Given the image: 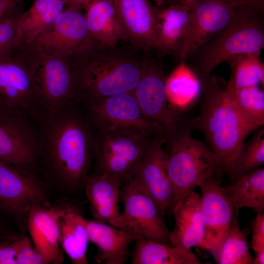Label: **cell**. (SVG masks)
Listing matches in <instances>:
<instances>
[{
    "label": "cell",
    "instance_id": "18",
    "mask_svg": "<svg viewBox=\"0 0 264 264\" xmlns=\"http://www.w3.org/2000/svg\"><path fill=\"white\" fill-rule=\"evenodd\" d=\"M124 35V40L144 53L154 47L158 6L150 0H113Z\"/></svg>",
    "mask_w": 264,
    "mask_h": 264
},
{
    "label": "cell",
    "instance_id": "38",
    "mask_svg": "<svg viewBox=\"0 0 264 264\" xmlns=\"http://www.w3.org/2000/svg\"><path fill=\"white\" fill-rule=\"evenodd\" d=\"M238 7L263 15L264 0H233Z\"/></svg>",
    "mask_w": 264,
    "mask_h": 264
},
{
    "label": "cell",
    "instance_id": "32",
    "mask_svg": "<svg viewBox=\"0 0 264 264\" xmlns=\"http://www.w3.org/2000/svg\"><path fill=\"white\" fill-rule=\"evenodd\" d=\"M227 90L232 103L253 130L263 127L264 89L254 86L236 90L227 87Z\"/></svg>",
    "mask_w": 264,
    "mask_h": 264
},
{
    "label": "cell",
    "instance_id": "44",
    "mask_svg": "<svg viewBox=\"0 0 264 264\" xmlns=\"http://www.w3.org/2000/svg\"><path fill=\"white\" fill-rule=\"evenodd\" d=\"M91 0H80L81 8L85 9Z\"/></svg>",
    "mask_w": 264,
    "mask_h": 264
},
{
    "label": "cell",
    "instance_id": "24",
    "mask_svg": "<svg viewBox=\"0 0 264 264\" xmlns=\"http://www.w3.org/2000/svg\"><path fill=\"white\" fill-rule=\"evenodd\" d=\"M57 222L60 246L74 264H87L89 242L84 218L77 208L67 205L58 208Z\"/></svg>",
    "mask_w": 264,
    "mask_h": 264
},
{
    "label": "cell",
    "instance_id": "16",
    "mask_svg": "<svg viewBox=\"0 0 264 264\" xmlns=\"http://www.w3.org/2000/svg\"><path fill=\"white\" fill-rule=\"evenodd\" d=\"M222 176L208 179L199 187L204 233L199 246L215 251L226 236L235 214L221 186Z\"/></svg>",
    "mask_w": 264,
    "mask_h": 264
},
{
    "label": "cell",
    "instance_id": "1",
    "mask_svg": "<svg viewBox=\"0 0 264 264\" xmlns=\"http://www.w3.org/2000/svg\"><path fill=\"white\" fill-rule=\"evenodd\" d=\"M39 163L48 176L66 187L84 186L94 159L98 127L78 100L37 120Z\"/></svg>",
    "mask_w": 264,
    "mask_h": 264
},
{
    "label": "cell",
    "instance_id": "26",
    "mask_svg": "<svg viewBox=\"0 0 264 264\" xmlns=\"http://www.w3.org/2000/svg\"><path fill=\"white\" fill-rule=\"evenodd\" d=\"M235 213L242 208L258 213L264 210V169L259 167L237 178L229 184L221 186Z\"/></svg>",
    "mask_w": 264,
    "mask_h": 264
},
{
    "label": "cell",
    "instance_id": "4",
    "mask_svg": "<svg viewBox=\"0 0 264 264\" xmlns=\"http://www.w3.org/2000/svg\"><path fill=\"white\" fill-rule=\"evenodd\" d=\"M263 16L238 7L225 26L184 62L201 84L218 66L231 58L262 51L264 46Z\"/></svg>",
    "mask_w": 264,
    "mask_h": 264
},
{
    "label": "cell",
    "instance_id": "29",
    "mask_svg": "<svg viewBox=\"0 0 264 264\" xmlns=\"http://www.w3.org/2000/svg\"><path fill=\"white\" fill-rule=\"evenodd\" d=\"M66 8L63 0H34L29 8L18 19L22 44L30 43L47 29Z\"/></svg>",
    "mask_w": 264,
    "mask_h": 264
},
{
    "label": "cell",
    "instance_id": "42",
    "mask_svg": "<svg viewBox=\"0 0 264 264\" xmlns=\"http://www.w3.org/2000/svg\"><path fill=\"white\" fill-rule=\"evenodd\" d=\"M152 2H153L156 6L158 7H163L165 6V2L164 0H150Z\"/></svg>",
    "mask_w": 264,
    "mask_h": 264
},
{
    "label": "cell",
    "instance_id": "39",
    "mask_svg": "<svg viewBox=\"0 0 264 264\" xmlns=\"http://www.w3.org/2000/svg\"><path fill=\"white\" fill-rule=\"evenodd\" d=\"M17 4L14 0H0V20L12 7Z\"/></svg>",
    "mask_w": 264,
    "mask_h": 264
},
{
    "label": "cell",
    "instance_id": "28",
    "mask_svg": "<svg viewBox=\"0 0 264 264\" xmlns=\"http://www.w3.org/2000/svg\"><path fill=\"white\" fill-rule=\"evenodd\" d=\"M165 86L170 103L181 113L191 107L201 95L200 80L184 62H179L166 77Z\"/></svg>",
    "mask_w": 264,
    "mask_h": 264
},
{
    "label": "cell",
    "instance_id": "23",
    "mask_svg": "<svg viewBox=\"0 0 264 264\" xmlns=\"http://www.w3.org/2000/svg\"><path fill=\"white\" fill-rule=\"evenodd\" d=\"M172 215L175 225L170 235L171 245L186 248L199 246L204 233L200 196L193 190L180 202Z\"/></svg>",
    "mask_w": 264,
    "mask_h": 264
},
{
    "label": "cell",
    "instance_id": "31",
    "mask_svg": "<svg viewBox=\"0 0 264 264\" xmlns=\"http://www.w3.org/2000/svg\"><path fill=\"white\" fill-rule=\"evenodd\" d=\"M261 52L236 56L227 62L229 65L231 74L227 87L236 90L259 86L264 88V65L260 59Z\"/></svg>",
    "mask_w": 264,
    "mask_h": 264
},
{
    "label": "cell",
    "instance_id": "3",
    "mask_svg": "<svg viewBox=\"0 0 264 264\" xmlns=\"http://www.w3.org/2000/svg\"><path fill=\"white\" fill-rule=\"evenodd\" d=\"M201 95L199 113L192 125L202 132L223 174L230 178L241 146L254 131L232 103L223 78L212 75L202 83Z\"/></svg>",
    "mask_w": 264,
    "mask_h": 264
},
{
    "label": "cell",
    "instance_id": "33",
    "mask_svg": "<svg viewBox=\"0 0 264 264\" xmlns=\"http://www.w3.org/2000/svg\"><path fill=\"white\" fill-rule=\"evenodd\" d=\"M254 132L251 138L242 144L238 153L230 178L231 181L264 163V129L262 127Z\"/></svg>",
    "mask_w": 264,
    "mask_h": 264
},
{
    "label": "cell",
    "instance_id": "11",
    "mask_svg": "<svg viewBox=\"0 0 264 264\" xmlns=\"http://www.w3.org/2000/svg\"><path fill=\"white\" fill-rule=\"evenodd\" d=\"M0 113L35 120L44 113L26 68L14 55L0 61Z\"/></svg>",
    "mask_w": 264,
    "mask_h": 264
},
{
    "label": "cell",
    "instance_id": "15",
    "mask_svg": "<svg viewBox=\"0 0 264 264\" xmlns=\"http://www.w3.org/2000/svg\"><path fill=\"white\" fill-rule=\"evenodd\" d=\"M122 216L129 225L142 237L171 245L168 229L154 201L132 181L120 192Z\"/></svg>",
    "mask_w": 264,
    "mask_h": 264
},
{
    "label": "cell",
    "instance_id": "19",
    "mask_svg": "<svg viewBox=\"0 0 264 264\" xmlns=\"http://www.w3.org/2000/svg\"><path fill=\"white\" fill-rule=\"evenodd\" d=\"M120 181L106 174L90 175L84 186L93 220L123 230H133L119 209Z\"/></svg>",
    "mask_w": 264,
    "mask_h": 264
},
{
    "label": "cell",
    "instance_id": "12",
    "mask_svg": "<svg viewBox=\"0 0 264 264\" xmlns=\"http://www.w3.org/2000/svg\"><path fill=\"white\" fill-rule=\"evenodd\" d=\"M189 6V27L176 56L179 62H185L222 29L238 8L233 0H196Z\"/></svg>",
    "mask_w": 264,
    "mask_h": 264
},
{
    "label": "cell",
    "instance_id": "17",
    "mask_svg": "<svg viewBox=\"0 0 264 264\" xmlns=\"http://www.w3.org/2000/svg\"><path fill=\"white\" fill-rule=\"evenodd\" d=\"M168 163V154L163 145H158L143 159L131 180L154 201L162 218L168 213L174 195Z\"/></svg>",
    "mask_w": 264,
    "mask_h": 264
},
{
    "label": "cell",
    "instance_id": "36",
    "mask_svg": "<svg viewBox=\"0 0 264 264\" xmlns=\"http://www.w3.org/2000/svg\"><path fill=\"white\" fill-rule=\"evenodd\" d=\"M251 247L255 254L264 252V214L258 213L251 226Z\"/></svg>",
    "mask_w": 264,
    "mask_h": 264
},
{
    "label": "cell",
    "instance_id": "46",
    "mask_svg": "<svg viewBox=\"0 0 264 264\" xmlns=\"http://www.w3.org/2000/svg\"><path fill=\"white\" fill-rule=\"evenodd\" d=\"M15 2L18 4L21 0H14Z\"/></svg>",
    "mask_w": 264,
    "mask_h": 264
},
{
    "label": "cell",
    "instance_id": "8",
    "mask_svg": "<svg viewBox=\"0 0 264 264\" xmlns=\"http://www.w3.org/2000/svg\"><path fill=\"white\" fill-rule=\"evenodd\" d=\"M148 53H145L141 75L132 92L136 101L144 113L165 130L166 138L191 130V122H187L168 100L162 65Z\"/></svg>",
    "mask_w": 264,
    "mask_h": 264
},
{
    "label": "cell",
    "instance_id": "45",
    "mask_svg": "<svg viewBox=\"0 0 264 264\" xmlns=\"http://www.w3.org/2000/svg\"><path fill=\"white\" fill-rule=\"evenodd\" d=\"M165 2V5L179 3V0H164Z\"/></svg>",
    "mask_w": 264,
    "mask_h": 264
},
{
    "label": "cell",
    "instance_id": "9",
    "mask_svg": "<svg viewBox=\"0 0 264 264\" xmlns=\"http://www.w3.org/2000/svg\"><path fill=\"white\" fill-rule=\"evenodd\" d=\"M95 124L163 139L166 132L143 111L132 92L80 98Z\"/></svg>",
    "mask_w": 264,
    "mask_h": 264
},
{
    "label": "cell",
    "instance_id": "34",
    "mask_svg": "<svg viewBox=\"0 0 264 264\" xmlns=\"http://www.w3.org/2000/svg\"><path fill=\"white\" fill-rule=\"evenodd\" d=\"M17 5L12 7L0 20V61L12 58L22 44L18 28Z\"/></svg>",
    "mask_w": 264,
    "mask_h": 264
},
{
    "label": "cell",
    "instance_id": "43",
    "mask_svg": "<svg viewBox=\"0 0 264 264\" xmlns=\"http://www.w3.org/2000/svg\"><path fill=\"white\" fill-rule=\"evenodd\" d=\"M195 0H179V3L189 6L191 5Z\"/></svg>",
    "mask_w": 264,
    "mask_h": 264
},
{
    "label": "cell",
    "instance_id": "7",
    "mask_svg": "<svg viewBox=\"0 0 264 264\" xmlns=\"http://www.w3.org/2000/svg\"><path fill=\"white\" fill-rule=\"evenodd\" d=\"M97 126L95 162L91 175H108L118 179L121 184L131 180L152 150L165 143L162 138Z\"/></svg>",
    "mask_w": 264,
    "mask_h": 264
},
{
    "label": "cell",
    "instance_id": "2",
    "mask_svg": "<svg viewBox=\"0 0 264 264\" xmlns=\"http://www.w3.org/2000/svg\"><path fill=\"white\" fill-rule=\"evenodd\" d=\"M131 45L97 44L67 57L73 69L79 98L132 92L140 78L144 55Z\"/></svg>",
    "mask_w": 264,
    "mask_h": 264
},
{
    "label": "cell",
    "instance_id": "30",
    "mask_svg": "<svg viewBox=\"0 0 264 264\" xmlns=\"http://www.w3.org/2000/svg\"><path fill=\"white\" fill-rule=\"evenodd\" d=\"M249 226L242 230L235 213L228 231L219 246L211 253L217 264H253L254 257L249 251Z\"/></svg>",
    "mask_w": 264,
    "mask_h": 264
},
{
    "label": "cell",
    "instance_id": "25",
    "mask_svg": "<svg viewBox=\"0 0 264 264\" xmlns=\"http://www.w3.org/2000/svg\"><path fill=\"white\" fill-rule=\"evenodd\" d=\"M85 9L84 15L89 31L98 44L114 47L124 40L113 0H92Z\"/></svg>",
    "mask_w": 264,
    "mask_h": 264
},
{
    "label": "cell",
    "instance_id": "10",
    "mask_svg": "<svg viewBox=\"0 0 264 264\" xmlns=\"http://www.w3.org/2000/svg\"><path fill=\"white\" fill-rule=\"evenodd\" d=\"M98 44L80 9L66 8L50 26L28 44L48 55L67 58Z\"/></svg>",
    "mask_w": 264,
    "mask_h": 264
},
{
    "label": "cell",
    "instance_id": "40",
    "mask_svg": "<svg viewBox=\"0 0 264 264\" xmlns=\"http://www.w3.org/2000/svg\"><path fill=\"white\" fill-rule=\"evenodd\" d=\"M66 8L81 9L80 0H63Z\"/></svg>",
    "mask_w": 264,
    "mask_h": 264
},
{
    "label": "cell",
    "instance_id": "21",
    "mask_svg": "<svg viewBox=\"0 0 264 264\" xmlns=\"http://www.w3.org/2000/svg\"><path fill=\"white\" fill-rule=\"evenodd\" d=\"M58 208L36 203L27 217V227L33 245L46 264H56L63 260L57 222Z\"/></svg>",
    "mask_w": 264,
    "mask_h": 264
},
{
    "label": "cell",
    "instance_id": "20",
    "mask_svg": "<svg viewBox=\"0 0 264 264\" xmlns=\"http://www.w3.org/2000/svg\"><path fill=\"white\" fill-rule=\"evenodd\" d=\"M86 224L89 242L97 247L95 260L98 264H125L130 245L142 237L134 230L121 229L94 220L86 219Z\"/></svg>",
    "mask_w": 264,
    "mask_h": 264
},
{
    "label": "cell",
    "instance_id": "27",
    "mask_svg": "<svg viewBox=\"0 0 264 264\" xmlns=\"http://www.w3.org/2000/svg\"><path fill=\"white\" fill-rule=\"evenodd\" d=\"M130 255L132 264H203L191 248L168 245L143 237L135 241Z\"/></svg>",
    "mask_w": 264,
    "mask_h": 264
},
{
    "label": "cell",
    "instance_id": "37",
    "mask_svg": "<svg viewBox=\"0 0 264 264\" xmlns=\"http://www.w3.org/2000/svg\"><path fill=\"white\" fill-rule=\"evenodd\" d=\"M18 239L0 243V264H16Z\"/></svg>",
    "mask_w": 264,
    "mask_h": 264
},
{
    "label": "cell",
    "instance_id": "6",
    "mask_svg": "<svg viewBox=\"0 0 264 264\" xmlns=\"http://www.w3.org/2000/svg\"><path fill=\"white\" fill-rule=\"evenodd\" d=\"M168 168L174 195L168 212L172 214L180 202L197 186L223 174L220 163L207 144L193 138L191 131L170 136Z\"/></svg>",
    "mask_w": 264,
    "mask_h": 264
},
{
    "label": "cell",
    "instance_id": "14",
    "mask_svg": "<svg viewBox=\"0 0 264 264\" xmlns=\"http://www.w3.org/2000/svg\"><path fill=\"white\" fill-rule=\"evenodd\" d=\"M28 120L0 113V160L32 171L39 164L40 146L37 129Z\"/></svg>",
    "mask_w": 264,
    "mask_h": 264
},
{
    "label": "cell",
    "instance_id": "41",
    "mask_svg": "<svg viewBox=\"0 0 264 264\" xmlns=\"http://www.w3.org/2000/svg\"><path fill=\"white\" fill-rule=\"evenodd\" d=\"M264 264V252H262L256 254L254 257L253 264Z\"/></svg>",
    "mask_w": 264,
    "mask_h": 264
},
{
    "label": "cell",
    "instance_id": "35",
    "mask_svg": "<svg viewBox=\"0 0 264 264\" xmlns=\"http://www.w3.org/2000/svg\"><path fill=\"white\" fill-rule=\"evenodd\" d=\"M16 264H46L38 250L27 237L18 239Z\"/></svg>",
    "mask_w": 264,
    "mask_h": 264
},
{
    "label": "cell",
    "instance_id": "13",
    "mask_svg": "<svg viewBox=\"0 0 264 264\" xmlns=\"http://www.w3.org/2000/svg\"><path fill=\"white\" fill-rule=\"evenodd\" d=\"M32 171L0 160V210L21 218L27 217L34 204H44L42 191Z\"/></svg>",
    "mask_w": 264,
    "mask_h": 264
},
{
    "label": "cell",
    "instance_id": "5",
    "mask_svg": "<svg viewBox=\"0 0 264 264\" xmlns=\"http://www.w3.org/2000/svg\"><path fill=\"white\" fill-rule=\"evenodd\" d=\"M14 55L26 68L44 113L60 110L78 99L74 74L67 58L51 56L25 44Z\"/></svg>",
    "mask_w": 264,
    "mask_h": 264
},
{
    "label": "cell",
    "instance_id": "22",
    "mask_svg": "<svg viewBox=\"0 0 264 264\" xmlns=\"http://www.w3.org/2000/svg\"><path fill=\"white\" fill-rule=\"evenodd\" d=\"M191 7L176 3L157 7L154 49L176 56L191 21Z\"/></svg>",
    "mask_w": 264,
    "mask_h": 264
}]
</instances>
